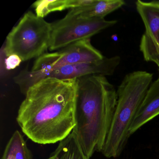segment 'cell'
Wrapping results in <instances>:
<instances>
[{
    "instance_id": "cell-11",
    "label": "cell",
    "mask_w": 159,
    "mask_h": 159,
    "mask_svg": "<svg viewBox=\"0 0 159 159\" xmlns=\"http://www.w3.org/2000/svg\"><path fill=\"white\" fill-rule=\"evenodd\" d=\"M94 0H39L33 4L36 14L43 17L53 12L61 11L67 9H74L92 4Z\"/></svg>"
},
{
    "instance_id": "cell-16",
    "label": "cell",
    "mask_w": 159,
    "mask_h": 159,
    "mask_svg": "<svg viewBox=\"0 0 159 159\" xmlns=\"http://www.w3.org/2000/svg\"><path fill=\"white\" fill-rule=\"evenodd\" d=\"M47 159H52V156H50V157H49V158H47Z\"/></svg>"
},
{
    "instance_id": "cell-13",
    "label": "cell",
    "mask_w": 159,
    "mask_h": 159,
    "mask_svg": "<svg viewBox=\"0 0 159 159\" xmlns=\"http://www.w3.org/2000/svg\"><path fill=\"white\" fill-rule=\"evenodd\" d=\"M2 159H33L24 137L17 130L7 143Z\"/></svg>"
},
{
    "instance_id": "cell-4",
    "label": "cell",
    "mask_w": 159,
    "mask_h": 159,
    "mask_svg": "<svg viewBox=\"0 0 159 159\" xmlns=\"http://www.w3.org/2000/svg\"><path fill=\"white\" fill-rule=\"evenodd\" d=\"M52 33V24L28 12L7 36L5 55H16L23 61L38 58L49 49Z\"/></svg>"
},
{
    "instance_id": "cell-6",
    "label": "cell",
    "mask_w": 159,
    "mask_h": 159,
    "mask_svg": "<svg viewBox=\"0 0 159 159\" xmlns=\"http://www.w3.org/2000/svg\"><path fill=\"white\" fill-rule=\"evenodd\" d=\"M117 23L116 20L82 18L66 15L63 19L52 24L49 50H61L74 43L90 39L94 35L114 25Z\"/></svg>"
},
{
    "instance_id": "cell-1",
    "label": "cell",
    "mask_w": 159,
    "mask_h": 159,
    "mask_svg": "<svg viewBox=\"0 0 159 159\" xmlns=\"http://www.w3.org/2000/svg\"><path fill=\"white\" fill-rule=\"evenodd\" d=\"M76 83L74 80L43 79L29 88L16 121L29 139L39 144L66 138L75 125Z\"/></svg>"
},
{
    "instance_id": "cell-8",
    "label": "cell",
    "mask_w": 159,
    "mask_h": 159,
    "mask_svg": "<svg viewBox=\"0 0 159 159\" xmlns=\"http://www.w3.org/2000/svg\"><path fill=\"white\" fill-rule=\"evenodd\" d=\"M159 115V70L158 77L149 88L129 129L131 136L141 126Z\"/></svg>"
},
{
    "instance_id": "cell-7",
    "label": "cell",
    "mask_w": 159,
    "mask_h": 159,
    "mask_svg": "<svg viewBox=\"0 0 159 159\" xmlns=\"http://www.w3.org/2000/svg\"><path fill=\"white\" fill-rule=\"evenodd\" d=\"M120 61V57L116 56L109 58L105 57L98 61L69 65L37 76L33 82L36 84L49 77L63 80H74L89 75L111 76L113 75Z\"/></svg>"
},
{
    "instance_id": "cell-12",
    "label": "cell",
    "mask_w": 159,
    "mask_h": 159,
    "mask_svg": "<svg viewBox=\"0 0 159 159\" xmlns=\"http://www.w3.org/2000/svg\"><path fill=\"white\" fill-rule=\"evenodd\" d=\"M51 156L52 159H90L84 151L73 131L59 142Z\"/></svg>"
},
{
    "instance_id": "cell-14",
    "label": "cell",
    "mask_w": 159,
    "mask_h": 159,
    "mask_svg": "<svg viewBox=\"0 0 159 159\" xmlns=\"http://www.w3.org/2000/svg\"><path fill=\"white\" fill-rule=\"evenodd\" d=\"M139 49L146 61L153 62L159 68V34L149 36L144 33L141 37Z\"/></svg>"
},
{
    "instance_id": "cell-3",
    "label": "cell",
    "mask_w": 159,
    "mask_h": 159,
    "mask_svg": "<svg viewBox=\"0 0 159 159\" xmlns=\"http://www.w3.org/2000/svg\"><path fill=\"white\" fill-rule=\"evenodd\" d=\"M153 74L143 70L125 75L117 90V105L101 152L108 158L120 155L130 137L129 129L152 84Z\"/></svg>"
},
{
    "instance_id": "cell-5",
    "label": "cell",
    "mask_w": 159,
    "mask_h": 159,
    "mask_svg": "<svg viewBox=\"0 0 159 159\" xmlns=\"http://www.w3.org/2000/svg\"><path fill=\"white\" fill-rule=\"evenodd\" d=\"M101 53L92 45L90 39L72 43L55 52L44 53L37 58L30 70L26 73V79L31 81L42 74L49 73L63 67L85 62L101 60Z\"/></svg>"
},
{
    "instance_id": "cell-9",
    "label": "cell",
    "mask_w": 159,
    "mask_h": 159,
    "mask_svg": "<svg viewBox=\"0 0 159 159\" xmlns=\"http://www.w3.org/2000/svg\"><path fill=\"white\" fill-rule=\"evenodd\" d=\"M125 4V2L123 0H94L90 5L70 9L66 15L82 18L104 19L105 16Z\"/></svg>"
},
{
    "instance_id": "cell-10",
    "label": "cell",
    "mask_w": 159,
    "mask_h": 159,
    "mask_svg": "<svg viewBox=\"0 0 159 159\" xmlns=\"http://www.w3.org/2000/svg\"><path fill=\"white\" fill-rule=\"evenodd\" d=\"M136 10L145 25V34L155 36L159 34V1L145 2L138 0Z\"/></svg>"
},
{
    "instance_id": "cell-15",
    "label": "cell",
    "mask_w": 159,
    "mask_h": 159,
    "mask_svg": "<svg viewBox=\"0 0 159 159\" xmlns=\"http://www.w3.org/2000/svg\"><path fill=\"white\" fill-rule=\"evenodd\" d=\"M22 59L16 55H11L8 57L5 60L6 69L11 70L19 66L22 62Z\"/></svg>"
},
{
    "instance_id": "cell-2",
    "label": "cell",
    "mask_w": 159,
    "mask_h": 159,
    "mask_svg": "<svg viewBox=\"0 0 159 159\" xmlns=\"http://www.w3.org/2000/svg\"><path fill=\"white\" fill-rule=\"evenodd\" d=\"M75 125L73 131L90 159L101 152L117 105V91L105 76L76 79Z\"/></svg>"
}]
</instances>
